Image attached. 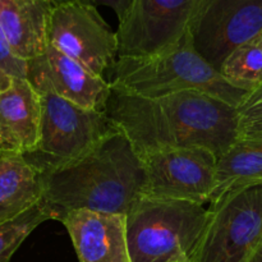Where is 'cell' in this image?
I'll return each instance as SVG.
<instances>
[{
  "label": "cell",
  "mask_w": 262,
  "mask_h": 262,
  "mask_svg": "<svg viewBox=\"0 0 262 262\" xmlns=\"http://www.w3.org/2000/svg\"><path fill=\"white\" fill-rule=\"evenodd\" d=\"M200 0H132L119 22L118 58L148 56L169 48L188 31Z\"/></svg>",
  "instance_id": "cell-10"
},
{
  "label": "cell",
  "mask_w": 262,
  "mask_h": 262,
  "mask_svg": "<svg viewBox=\"0 0 262 262\" xmlns=\"http://www.w3.org/2000/svg\"><path fill=\"white\" fill-rule=\"evenodd\" d=\"M40 200V176L25 156H0V224L23 214Z\"/></svg>",
  "instance_id": "cell-16"
},
{
  "label": "cell",
  "mask_w": 262,
  "mask_h": 262,
  "mask_svg": "<svg viewBox=\"0 0 262 262\" xmlns=\"http://www.w3.org/2000/svg\"><path fill=\"white\" fill-rule=\"evenodd\" d=\"M38 94L40 141L33 152L25 155L38 174L77 160L118 130L106 112L84 109L53 92Z\"/></svg>",
  "instance_id": "cell-5"
},
{
  "label": "cell",
  "mask_w": 262,
  "mask_h": 262,
  "mask_svg": "<svg viewBox=\"0 0 262 262\" xmlns=\"http://www.w3.org/2000/svg\"><path fill=\"white\" fill-rule=\"evenodd\" d=\"M106 114L140 156L165 148L202 147L222 158L238 140V110L199 91L141 97L112 89Z\"/></svg>",
  "instance_id": "cell-1"
},
{
  "label": "cell",
  "mask_w": 262,
  "mask_h": 262,
  "mask_svg": "<svg viewBox=\"0 0 262 262\" xmlns=\"http://www.w3.org/2000/svg\"><path fill=\"white\" fill-rule=\"evenodd\" d=\"M79 262H132L125 216L78 210L61 220Z\"/></svg>",
  "instance_id": "cell-12"
},
{
  "label": "cell",
  "mask_w": 262,
  "mask_h": 262,
  "mask_svg": "<svg viewBox=\"0 0 262 262\" xmlns=\"http://www.w3.org/2000/svg\"><path fill=\"white\" fill-rule=\"evenodd\" d=\"M12 81H13L12 77H9L8 74L3 73V72L0 71V92H3V91H5L7 89H9L10 84H12Z\"/></svg>",
  "instance_id": "cell-22"
},
{
  "label": "cell",
  "mask_w": 262,
  "mask_h": 262,
  "mask_svg": "<svg viewBox=\"0 0 262 262\" xmlns=\"http://www.w3.org/2000/svg\"><path fill=\"white\" fill-rule=\"evenodd\" d=\"M110 71L113 90L150 99L199 91L238 107L251 94L229 83L197 53L189 30L181 40L154 55L118 58Z\"/></svg>",
  "instance_id": "cell-3"
},
{
  "label": "cell",
  "mask_w": 262,
  "mask_h": 262,
  "mask_svg": "<svg viewBox=\"0 0 262 262\" xmlns=\"http://www.w3.org/2000/svg\"><path fill=\"white\" fill-rule=\"evenodd\" d=\"M27 79L37 92H53L84 109L105 112L112 87L104 77L87 71L49 45L38 58L27 61Z\"/></svg>",
  "instance_id": "cell-11"
},
{
  "label": "cell",
  "mask_w": 262,
  "mask_h": 262,
  "mask_svg": "<svg viewBox=\"0 0 262 262\" xmlns=\"http://www.w3.org/2000/svg\"><path fill=\"white\" fill-rule=\"evenodd\" d=\"M54 8L53 0H0V27L18 59L30 61L48 50Z\"/></svg>",
  "instance_id": "cell-14"
},
{
  "label": "cell",
  "mask_w": 262,
  "mask_h": 262,
  "mask_svg": "<svg viewBox=\"0 0 262 262\" xmlns=\"http://www.w3.org/2000/svg\"><path fill=\"white\" fill-rule=\"evenodd\" d=\"M183 262H192L191 260H186V261H183Z\"/></svg>",
  "instance_id": "cell-24"
},
{
  "label": "cell",
  "mask_w": 262,
  "mask_h": 262,
  "mask_svg": "<svg viewBox=\"0 0 262 262\" xmlns=\"http://www.w3.org/2000/svg\"><path fill=\"white\" fill-rule=\"evenodd\" d=\"M46 220H53L38 202L14 219L0 224V262H9L26 238Z\"/></svg>",
  "instance_id": "cell-18"
},
{
  "label": "cell",
  "mask_w": 262,
  "mask_h": 262,
  "mask_svg": "<svg viewBox=\"0 0 262 262\" xmlns=\"http://www.w3.org/2000/svg\"><path fill=\"white\" fill-rule=\"evenodd\" d=\"M38 176L40 204L58 222L78 210L127 216L147 183L142 159L119 129L77 160Z\"/></svg>",
  "instance_id": "cell-2"
},
{
  "label": "cell",
  "mask_w": 262,
  "mask_h": 262,
  "mask_svg": "<svg viewBox=\"0 0 262 262\" xmlns=\"http://www.w3.org/2000/svg\"><path fill=\"white\" fill-rule=\"evenodd\" d=\"M248 262H262V243L258 246V248L255 251V253H253Z\"/></svg>",
  "instance_id": "cell-23"
},
{
  "label": "cell",
  "mask_w": 262,
  "mask_h": 262,
  "mask_svg": "<svg viewBox=\"0 0 262 262\" xmlns=\"http://www.w3.org/2000/svg\"><path fill=\"white\" fill-rule=\"evenodd\" d=\"M209 211L182 200L142 197L125 216L132 262L192 260L206 228Z\"/></svg>",
  "instance_id": "cell-4"
},
{
  "label": "cell",
  "mask_w": 262,
  "mask_h": 262,
  "mask_svg": "<svg viewBox=\"0 0 262 262\" xmlns=\"http://www.w3.org/2000/svg\"><path fill=\"white\" fill-rule=\"evenodd\" d=\"M188 30L197 53L220 72L235 49L262 35V0H200Z\"/></svg>",
  "instance_id": "cell-7"
},
{
  "label": "cell",
  "mask_w": 262,
  "mask_h": 262,
  "mask_svg": "<svg viewBox=\"0 0 262 262\" xmlns=\"http://www.w3.org/2000/svg\"><path fill=\"white\" fill-rule=\"evenodd\" d=\"M0 71L12 78H27V61L18 59L10 50L0 27Z\"/></svg>",
  "instance_id": "cell-20"
},
{
  "label": "cell",
  "mask_w": 262,
  "mask_h": 262,
  "mask_svg": "<svg viewBox=\"0 0 262 262\" xmlns=\"http://www.w3.org/2000/svg\"><path fill=\"white\" fill-rule=\"evenodd\" d=\"M53 2L55 3V5L64 4V3H82V4L94 5V7L105 5V7H109L114 10L120 22L127 14L132 0H53Z\"/></svg>",
  "instance_id": "cell-21"
},
{
  "label": "cell",
  "mask_w": 262,
  "mask_h": 262,
  "mask_svg": "<svg viewBox=\"0 0 262 262\" xmlns=\"http://www.w3.org/2000/svg\"><path fill=\"white\" fill-rule=\"evenodd\" d=\"M41 130V97L27 78H13L0 92V156L36 150Z\"/></svg>",
  "instance_id": "cell-13"
},
{
  "label": "cell",
  "mask_w": 262,
  "mask_h": 262,
  "mask_svg": "<svg viewBox=\"0 0 262 262\" xmlns=\"http://www.w3.org/2000/svg\"><path fill=\"white\" fill-rule=\"evenodd\" d=\"M146 170L145 197L182 200L204 206L215 187L217 156L202 147L165 148L140 156Z\"/></svg>",
  "instance_id": "cell-9"
},
{
  "label": "cell",
  "mask_w": 262,
  "mask_h": 262,
  "mask_svg": "<svg viewBox=\"0 0 262 262\" xmlns=\"http://www.w3.org/2000/svg\"><path fill=\"white\" fill-rule=\"evenodd\" d=\"M238 110V138L262 140V89L253 91Z\"/></svg>",
  "instance_id": "cell-19"
},
{
  "label": "cell",
  "mask_w": 262,
  "mask_h": 262,
  "mask_svg": "<svg viewBox=\"0 0 262 262\" xmlns=\"http://www.w3.org/2000/svg\"><path fill=\"white\" fill-rule=\"evenodd\" d=\"M209 219L192 262H248L262 243V186L209 205Z\"/></svg>",
  "instance_id": "cell-6"
},
{
  "label": "cell",
  "mask_w": 262,
  "mask_h": 262,
  "mask_svg": "<svg viewBox=\"0 0 262 262\" xmlns=\"http://www.w3.org/2000/svg\"><path fill=\"white\" fill-rule=\"evenodd\" d=\"M256 186H262V140L238 138L217 159L215 187L209 205L233 192Z\"/></svg>",
  "instance_id": "cell-15"
},
{
  "label": "cell",
  "mask_w": 262,
  "mask_h": 262,
  "mask_svg": "<svg viewBox=\"0 0 262 262\" xmlns=\"http://www.w3.org/2000/svg\"><path fill=\"white\" fill-rule=\"evenodd\" d=\"M229 83L247 92L262 89V35L235 49L220 68Z\"/></svg>",
  "instance_id": "cell-17"
},
{
  "label": "cell",
  "mask_w": 262,
  "mask_h": 262,
  "mask_svg": "<svg viewBox=\"0 0 262 262\" xmlns=\"http://www.w3.org/2000/svg\"><path fill=\"white\" fill-rule=\"evenodd\" d=\"M49 43L96 76L117 63V32L112 31L96 7L82 3L55 5L50 18Z\"/></svg>",
  "instance_id": "cell-8"
}]
</instances>
